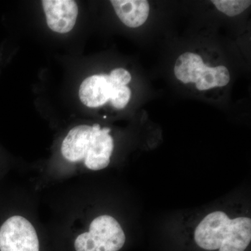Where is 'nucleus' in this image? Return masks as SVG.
Masks as SVG:
<instances>
[{"label": "nucleus", "instance_id": "1", "mask_svg": "<svg viewBox=\"0 0 251 251\" xmlns=\"http://www.w3.org/2000/svg\"><path fill=\"white\" fill-rule=\"evenodd\" d=\"M108 128L99 125H80L73 128L63 140L61 151L71 163L82 162L86 168L97 171L108 167L114 142Z\"/></svg>", "mask_w": 251, "mask_h": 251}, {"label": "nucleus", "instance_id": "2", "mask_svg": "<svg viewBox=\"0 0 251 251\" xmlns=\"http://www.w3.org/2000/svg\"><path fill=\"white\" fill-rule=\"evenodd\" d=\"M198 247L206 251H244L251 241V219H229L226 213L214 211L200 223L195 231Z\"/></svg>", "mask_w": 251, "mask_h": 251}, {"label": "nucleus", "instance_id": "3", "mask_svg": "<svg viewBox=\"0 0 251 251\" xmlns=\"http://www.w3.org/2000/svg\"><path fill=\"white\" fill-rule=\"evenodd\" d=\"M125 242L118 221L111 216L102 215L92 221L88 232L77 236L74 247L75 251H119Z\"/></svg>", "mask_w": 251, "mask_h": 251}, {"label": "nucleus", "instance_id": "4", "mask_svg": "<svg viewBox=\"0 0 251 251\" xmlns=\"http://www.w3.org/2000/svg\"><path fill=\"white\" fill-rule=\"evenodd\" d=\"M39 251L36 229L26 218L11 216L0 227V251Z\"/></svg>", "mask_w": 251, "mask_h": 251}, {"label": "nucleus", "instance_id": "5", "mask_svg": "<svg viewBox=\"0 0 251 251\" xmlns=\"http://www.w3.org/2000/svg\"><path fill=\"white\" fill-rule=\"evenodd\" d=\"M43 8L51 30L60 34L69 32L76 22L78 8L72 0H44Z\"/></svg>", "mask_w": 251, "mask_h": 251}, {"label": "nucleus", "instance_id": "6", "mask_svg": "<svg viewBox=\"0 0 251 251\" xmlns=\"http://www.w3.org/2000/svg\"><path fill=\"white\" fill-rule=\"evenodd\" d=\"M115 85L108 75H94L87 77L79 90L80 100L90 108L101 106L110 100Z\"/></svg>", "mask_w": 251, "mask_h": 251}, {"label": "nucleus", "instance_id": "7", "mask_svg": "<svg viewBox=\"0 0 251 251\" xmlns=\"http://www.w3.org/2000/svg\"><path fill=\"white\" fill-rule=\"evenodd\" d=\"M110 2L120 21L128 27H140L148 19L150 4L146 0H112Z\"/></svg>", "mask_w": 251, "mask_h": 251}, {"label": "nucleus", "instance_id": "8", "mask_svg": "<svg viewBox=\"0 0 251 251\" xmlns=\"http://www.w3.org/2000/svg\"><path fill=\"white\" fill-rule=\"evenodd\" d=\"M205 66L202 57L192 52H186L180 55L175 66L176 78L183 83L195 82L197 80L201 69Z\"/></svg>", "mask_w": 251, "mask_h": 251}, {"label": "nucleus", "instance_id": "9", "mask_svg": "<svg viewBox=\"0 0 251 251\" xmlns=\"http://www.w3.org/2000/svg\"><path fill=\"white\" fill-rule=\"evenodd\" d=\"M211 2L218 10L230 17L242 14L251 4L249 0H214Z\"/></svg>", "mask_w": 251, "mask_h": 251}, {"label": "nucleus", "instance_id": "10", "mask_svg": "<svg viewBox=\"0 0 251 251\" xmlns=\"http://www.w3.org/2000/svg\"><path fill=\"white\" fill-rule=\"evenodd\" d=\"M130 96L131 92L128 87L115 85L110 100L115 108L122 109L126 106L129 101Z\"/></svg>", "mask_w": 251, "mask_h": 251}, {"label": "nucleus", "instance_id": "11", "mask_svg": "<svg viewBox=\"0 0 251 251\" xmlns=\"http://www.w3.org/2000/svg\"><path fill=\"white\" fill-rule=\"evenodd\" d=\"M196 87L198 90L203 91L210 90L216 87L215 76H214V68L208 67L204 66L201 69L197 80Z\"/></svg>", "mask_w": 251, "mask_h": 251}, {"label": "nucleus", "instance_id": "12", "mask_svg": "<svg viewBox=\"0 0 251 251\" xmlns=\"http://www.w3.org/2000/svg\"><path fill=\"white\" fill-rule=\"evenodd\" d=\"M110 80L115 85L126 86L131 80L129 72L124 69H116L110 73Z\"/></svg>", "mask_w": 251, "mask_h": 251}, {"label": "nucleus", "instance_id": "13", "mask_svg": "<svg viewBox=\"0 0 251 251\" xmlns=\"http://www.w3.org/2000/svg\"><path fill=\"white\" fill-rule=\"evenodd\" d=\"M216 87H224L229 82V73L227 68L224 66H219L214 68Z\"/></svg>", "mask_w": 251, "mask_h": 251}]
</instances>
